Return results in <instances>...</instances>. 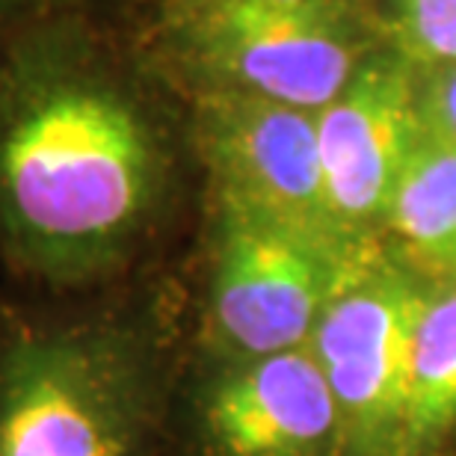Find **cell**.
<instances>
[{"instance_id":"6da1fadb","label":"cell","mask_w":456,"mask_h":456,"mask_svg":"<svg viewBox=\"0 0 456 456\" xmlns=\"http://www.w3.org/2000/svg\"><path fill=\"white\" fill-rule=\"evenodd\" d=\"M199 193L187 102L136 12H69L0 48V264L33 294L160 270Z\"/></svg>"},{"instance_id":"7a4b0ae2","label":"cell","mask_w":456,"mask_h":456,"mask_svg":"<svg viewBox=\"0 0 456 456\" xmlns=\"http://www.w3.org/2000/svg\"><path fill=\"white\" fill-rule=\"evenodd\" d=\"M181 362L178 270L0 305V456H167Z\"/></svg>"},{"instance_id":"3957f363","label":"cell","mask_w":456,"mask_h":456,"mask_svg":"<svg viewBox=\"0 0 456 456\" xmlns=\"http://www.w3.org/2000/svg\"><path fill=\"white\" fill-rule=\"evenodd\" d=\"M364 243L330 223L290 220L199 193L193 252L178 270L184 353L252 359L308 346L326 303Z\"/></svg>"},{"instance_id":"277c9868","label":"cell","mask_w":456,"mask_h":456,"mask_svg":"<svg viewBox=\"0 0 456 456\" xmlns=\"http://www.w3.org/2000/svg\"><path fill=\"white\" fill-rule=\"evenodd\" d=\"M136 36L184 98H255L317 113L382 48L370 0L136 9Z\"/></svg>"},{"instance_id":"5b68a950","label":"cell","mask_w":456,"mask_h":456,"mask_svg":"<svg viewBox=\"0 0 456 456\" xmlns=\"http://www.w3.org/2000/svg\"><path fill=\"white\" fill-rule=\"evenodd\" d=\"M427 279L368 240L326 303L308 350L338 409L344 456H400L409 353Z\"/></svg>"},{"instance_id":"8992f818","label":"cell","mask_w":456,"mask_h":456,"mask_svg":"<svg viewBox=\"0 0 456 456\" xmlns=\"http://www.w3.org/2000/svg\"><path fill=\"white\" fill-rule=\"evenodd\" d=\"M167 456H344L341 421L308 346L181 362Z\"/></svg>"},{"instance_id":"52a82bcc","label":"cell","mask_w":456,"mask_h":456,"mask_svg":"<svg viewBox=\"0 0 456 456\" xmlns=\"http://www.w3.org/2000/svg\"><path fill=\"white\" fill-rule=\"evenodd\" d=\"M314 116L326 220L350 240H379L403 172L427 136L418 71L382 45Z\"/></svg>"},{"instance_id":"ba28073f","label":"cell","mask_w":456,"mask_h":456,"mask_svg":"<svg viewBox=\"0 0 456 456\" xmlns=\"http://www.w3.org/2000/svg\"><path fill=\"white\" fill-rule=\"evenodd\" d=\"M187 110L202 193L290 220L330 223L312 110L255 98H193Z\"/></svg>"},{"instance_id":"9c48e42d","label":"cell","mask_w":456,"mask_h":456,"mask_svg":"<svg viewBox=\"0 0 456 456\" xmlns=\"http://www.w3.org/2000/svg\"><path fill=\"white\" fill-rule=\"evenodd\" d=\"M456 448V285L427 281L418 305L400 456H451Z\"/></svg>"},{"instance_id":"30bf717a","label":"cell","mask_w":456,"mask_h":456,"mask_svg":"<svg viewBox=\"0 0 456 456\" xmlns=\"http://www.w3.org/2000/svg\"><path fill=\"white\" fill-rule=\"evenodd\" d=\"M379 240L427 281L456 285V151L424 136Z\"/></svg>"},{"instance_id":"8fae6325","label":"cell","mask_w":456,"mask_h":456,"mask_svg":"<svg viewBox=\"0 0 456 456\" xmlns=\"http://www.w3.org/2000/svg\"><path fill=\"white\" fill-rule=\"evenodd\" d=\"M382 45L415 71L456 62V0H370Z\"/></svg>"},{"instance_id":"7c38bea8","label":"cell","mask_w":456,"mask_h":456,"mask_svg":"<svg viewBox=\"0 0 456 456\" xmlns=\"http://www.w3.org/2000/svg\"><path fill=\"white\" fill-rule=\"evenodd\" d=\"M142 0H0V48L69 12H136Z\"/></svg>"},{"instance_id":"4fadbf2b","label":"cell","mask_w":456,"mask_h":456,"mask_svg":"<svg viewBox=\"0 0 456 456\" xmlns=\"http://www.w3.org/2000/svg\"><path fill=\"white\" fill-rule=\"evenodd\" d=\"M418 113L424 134L456 151V62L418 71Z\"/></svg>"},{"instance_id":"5bb4252c","label":"cell","mask_w":456,"mask_h":456,"mask_svg":"<svg viewBox=\"0 0 456 456\" xmlns=\"http://www.w3.org/2000/svg\"><path fill=\"white\" fill-rule=\"evenodd\" d=\"M208 4H308V0H142L140 6L187 9V6H208Z\"/></svg>"},{"instance_id":"9a60e30c","label":"cell","mask_w":456,"mask_h":456,"mask_svg":"<svg viewBox=\"0 0 456 456\" xmlns=\"http://www.w3.org/2000/svg\"><path fill=\"white\" fill-rule=\"evenodd\" d=\"M451 456H456V448H453V451H451Z\"/></svg>"}]
</instances>
